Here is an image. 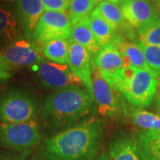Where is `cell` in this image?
Masks as SVG:
<instances>
[{"label": "cell", "mask_w": 160, "mask_h": 160, "mask_svg": "<svg viewBox=\"0 0 160 160\" xmlns=\"http://www.w3.org/2000/svg\"><path fill=\"white\" fill-rule=\"evenodd\" d=\"M102 140V124L90 118L47 139L40 154L45 160H92Z\"/></svg>", "instance_id": "cell-1"}, {"label": "cell", "mask_w": 160, "mask_h": 160, "mask_svg": "<svg viewBox=\"0 0 160 160\" xmlns=\"http://www.w3.org/2000/svg\"><path fill=\"white\" fill-rule=\"evenodd\" d=\"M93 103V95L86 87L68 86L56 90L46 98L43 118L51 126H69L84 119L92 110Z\"/></svg>", "instance_id": "cell-2"}, {"label": "cell", "mask_w": 160, "mask_h": 160, "mask_svg": "<svg viewBox=\"0 0 160 160\" xmlns=\"http://www.w3.org/2000/svg\"><path fill=\"white\" fill-rule=\"evenodd\" d=\"M160 73L151 69H139L127 65L109 82L123 94L132 106L137 109L148 107L157 95Z\"/></svg>", "instance_id": "cell-3"}, {"label": "cell", "mask_w": 160, "mask_h": 160, "mask_svg": "<svg viewBox=\"0 0 160 160\" xmlns=\"http://www.w3.org/2000/svg\"><path fill=\"white\" fill-rule=\"evenodd\" d=\"M72 23L68 13L62 12L46 11L38 22L30 42L42 51L47 42L54 39H69Z\"/></svg>", "instance_id": "cell-4"}, {"label": "cell", "mask_w": 160, "mask_h": 160, "mask_svg": "<svg viewBox=\"0 0 160 160\" xmlns=\"http://www.w3.org/2000/svg\"><path fill=\"white\" fill-rule=\"evenodd\" d=\"M38 107L28 93L21 90L6 92L0 97V120L15 124L35 120Z\"/></svg>", "instance_id": "cell-5"}, {"label": "cell", "mask_w": 160, "mask_h": 160, "mask_svg": "<svg viewBox=\"0 0 160 160\" xmlns=\"http://www.w3.org/2000/svg\"><path fill=\"white\" fill-rule=\"evenodd\" d=\"M41 141L38 123L31 120L15 124H0V142L8 149L24 152L36 147Z\"/></svg>", "instance_id": "cell-6"}, {"label": "cell", "mask_w": 160, "mask_h": 160, "mask_svg": "<svg viewBox=\"0 0 160 160\" xmlns=\"http://www.w3.org/2000/svg\"><path fill=\"white\" fill-rule=\"evenodd\" d=\"M92 69L93 98L99 114L106 118L118 119L124 112L119 93H117L94 66Z\"/></svg>", "instance_id": "cell-7"}, {"label": "cell", "mask_w": 160, "mask_h": 160, "mask_svg": "<svg viewBox=\"0 0 160 160\" xmlns=\"http://www.w3.org/2000/svg\"><path fill=\"white\" fill-rule=\"evenodd\" d=\"M41 50L25 39L15 40L0 51V57L12 69L38 66L45 61Z\"/></svg>", "instance_id": "cell-8"}, {"label": "cell", "mask_w": 160, "mask_h": 160, "mask_svg": "<svg viewBox=\"0 0 160 160\" xmlns=\"http://www.w3.org/2000/svg\"><path fill=\"white\" fill-rule=\"evenodd\" d=\"M37 67V74L46 88L62 89L68 86H84L66 64L44 61Z\"/></svg>", "instance_id": "cell-9"}, {"label": "cell", "mask_w": 160, "mask_h": 160, "mask_svg": "<svg viewBox=\"0 0 160 160\" xmlns=\"http://www.w3.org/2000/svg\"><path fill=\"white\" fill-rule=\"evenodd\" d=\"M120 8L126 22L137 31L160 19L149 0H124Z\"/></svg>", "instance_id": "cell-10"}, {"label": "cell", "mask_w": 160, "mask_h": 160, "mask_svg": "<svg viewBox=\"0 0 160 160\" xmlns=\"http://www.w3.org/2000/svg\"><path fill=\"white\" fill-rule=\"evenodd\" d=\"M67 65L83 83L88 91L93 95L92 91V55L84 46L70 42Z\"/></svg>", "instance_id": "cell-11"}, {"label": "cell", "mask_w": 160, "mask_h": 160, "mask_svg": "<svg viewBox=\"0 0 160 160\" xmlns=\"http://www.w3.org/2000/svg\"><path fill=\"white\" fill-rule=\"evenodd\" d=\"M127 65L129 64L126 59L112 44L102 48L94 56V61H92V66L100 71L108 83Z\"/></svg>", "instance_id": "cell-12"}, {"label": "cell", "mask_w": 160, "mask_h": 160, "mask_svg": "<svg viewBox=\"0 0 160 160\" xmlns=\"http://www.w3.org/2000/svg\"><path fill=\"white\" fill-rule=\"evenodd\" d=\"M44 12L45 8L41 0H18L17 18L27 38H30L37 23Z\"/></svg>", "instance_id": "cell-13"}, {"label": "cell", "mask_w": 160, "mask_h": 160, "mask_svg": "<svg viewBox=\"0 0 160 160\" xmlns=\"http://www.w3.org/2000/svg\"><path fill=\"white\" fill-rule=\"evenodd\" d=\"M93 12L103 18L113 28L115 31H126L129 37L131 35V37L133 38V32L132 30V27L126 21L123 12L118 5L108 1H102L94 8Z\"/></svg>", "instance_id": "cell-14"}, {"label": "cell", "mask_w": 160, "mask_h": 160, "mask_svg": "<svg viewBox=\"0 0 160 160\" xmlns=\"http://www.w3.org/2000/svg\"><path fill=\"white\" fill-rule=\"evenodd\" d=\"M133 139L142 160H160V131H142Z\"/></svg>", "instance_id": "cell-15"}, {"label": "cell", "mask_w": 160, "mask_h": 160, "mask_svg": "<svg viewBox=\"0 0 160 160\" xmlns=\"http://www.w3.org/2000/svg\"><path fill=\"white\" fill-rule=\"evenodd\" d=\"M110 160H142L133 137H118L112 141L108 149Z\"/></svg>", "instance_id": "cell-16"}, {"label": "cell", "mask_w": 160, "mask_h": 160, "mask_svg": "<svg viewBox=\"0 0 160 160\" xmlns=\"http://www.w3.org/2000/svg\"><path fill=\"white\" fill-rule=\"evenodd\" d=\"M112 45L117 47L129 65L139 69H150L142 48L138 44H133L122 36H116Z\"/></svg>", "instance_id": "cell-17"}, {"label": "cell", "mask_w": 160, "mask_h": 160, "mask_svg": "<svg viewBox=\"0 0 160 160\" xmlns=\"http://www.w3.org/2000/svg\"><path fill=\"white\" fill-rule=\"evenodd\" d=\"M88 20L89 18L72 25L71 35L69 40L70 42L77 43L80 46H84L91 53V55H96L101 51L102 47L99 46L92 32Z\"/></svg>", "instance_id": "cell-18"}, {"label": "cell", "mask_w": 160, "mask_h": 160, "mask_svg": "<svg viewBox=\"0 0 160 160\" xmlns=\"http://www.w3.org/2000/svg\"><path fill=\"white\" fill-rule=\"evenodd\" d=\"M123 111L131 118L132 123L144 131H160V115L135 108H128L122 102Z\"/></svg>", "instance_id": "cell-19"}, {"label": "cell", "mask_w": 160, "mask_h": 160, "mask_svg": "<svg viewBox=\"0 0 160 160\" xmlns=\"http://www.w3.org/2000/svg\"><path fill=\"white\" fill-rule=\"evenodd\" d=\"M88 23L95 39L102 48L112 44L117 36L115 33L116 31L103 18L92 12Z\"/></svg>", "instance_id": "cell-20"}, {"label": "cell", "mask_w": 160, "mask_h": 160, "mask_svg": "<svg viewBox=\"0 0 160 160\" xmlns=\"http://www.w3.org/2000/svg\"><path fill=\"white\" fill-rule=\"evenodd\" d=\"M70 41L69 39H54L47 42L42 48L43 55L51 62L67 64L69 53Z\"/></svg>", "instance_id": "cell-21"}, {"label": "cell", "mask_w": 160, "mask_h": 160, "mask_svg": "<svg viewBox=\"0 0 160 160\" xmlns=\"http://www.w3.org/2000/svg\"><path fill=\"white\" fill-rule=\"evenodd\" d=\"M95 7L92 0H71L68 9V16L72 25L88 19Z\"/></svg>", "instance_id": "cell-22"}, {"label": "cell", "mask_w": 160, "mask_h": 160, "mask_svg": "<svg viewBox=\"0 0 160 160\" xmlns=\"http://www.w3.org/2000/svg\"><path fill=\"white\" fill-rule=\"evenodd\" d=\"M18 22L9 11L0 8V38L13 41L17 38Z\"/></svg>", "instance_id": "cell-23"}, {"label": "cell", "mask_w": 160, "mask_h": 160, "mask_svg": "<svg viewBox=\"0 0 160 160\" xmlns=\"http://www.w3.org/2000/svg\"><path fill=\"white\" fill-rule=\"evenodd\" d=\"M139 43L160 46V19L137 31Z\"/></svg>", "instance_id": "cell-24"}, {"label": "cell", "mask_w": 160, "mask_h": 160, "mask_svg": "<svg viewBox=\"0 0 160 160\" xmlns=\"http://www.w3.org/2000/svg\"><path fill=\"white\" fill-rule=\"evenodd\" d=\"M138 45L142 48L149 68L160 73V46H148L141 43Z\"/></svg>", "instance_id": "cell-25"}, {"label": "cell", "mask_w": 160, "mask_h": 160, "mask_svg": "<svg viewBox=\"0 0 160 160\" xmlns=\"http://www.w3.org/2000/svg\"><path fill=\"white\" fill-rule=\"evenodd\" d=\"M45 11L62 12L68 11L71 0H41Z\"/></svg>", "instance_id": "cell-26"}, {"label": "cell", "mask_w": 160, "mask_h": 160, "mask_svg": "<svg viewBox=\"0 0 160 160\" xmlns=\"http://www.w3.org/2000/svg\"><path fill=\"white\" fill-rule=\"evenodd\" d=\"M13 69L6 64L0 57V84L9 79L12 75Z\"/></svg>", "instance_id": "cell-27"}, {"label": "cell", "mask_w": 160, "mask_h": 160, "mask_svg": "<svg viewBox=\"0 0 160 160\" xmlns=\"http://www.w3.org/2000/svg\"><path fill=\"white\" fill-rule=\"evenodd\" d=\"M0 160H26L22 156L13 154H0Z\"/></svg>", "instance_id": "cell-28"}, {"label": "cell", "mask_w": 160, "mask_h": 160, "mask_svg": "<svg viewBox=\"0 0 160 160\" xmlns=\"http://www.w3.org/2000/svg\"><path fill=\"white\" fill-rule=\"evenodd\" d=\"M149 1L151 2L154 9L160 17V0H149Z\"/></svg>", "instance_id": "cell-29"}, {"label": "cell", "mask_w": 160, "mask_h": 160, "mask_svg": "<svg viewBox=\"0 0 160 160\" xmlns=\"http://www.w3.org/2000/svg\"><path fill=\"white\" fill-rule=\"evenodd\" d=\"M156 103H157V107H158V109L160 113V82L158 89V92H157V95H156Z\"/></svg>", "instance_id": "cell-30"}, {"label": "cell", "mask_w": 160, "mask_h": 160, "mask_svg": "<svg viewBox=\"0 0 160 160\" xmlns=\"http://www.w3.org/2000/svg\"><path fill=\"white\" fill-rule=\"evenodd\" d=\"M95 160H110L109 158H108V156L105 154V153H101V155H99L97 158Z\"/></svg>", "instance_id": "cell-31"}, {"label": "cell", "mask_w": 160, "mask_h": 160, "mask_svg": "<svg viewBox=\"0 0 160 160\" xmlns=\"http://www.w3.org/2000/svg\"><path fill=\"white\" fill-rule=\"evenodd\" d=\"M104 1H108V2H110V3H113V4H116V5H118V6H120V5L124 2V0H104Z\"/></svg>", "instance_id": "cell-32"}, {"label": "cell", "mask_w": 160, "mask_h": 160, "mask_svg": "<svg viewBox=\"0 0 160 160\" xmlns=\"http://www.w3.org/2000/svg\"><path fill=\"white\" fill-rule=\"evenodd\" d=\"M102 1H104V0H92V2L94 3V5L96 6H97L100 3H102Z\"/></svg>", "instance_id": "cell-33"}, {"label": "cell", "mask_w": 160, "mask_h": 160, "mask_svg": "<svg viewBox=\"0 0 160 160\" xmlns=\"http://www.w3.org/2000/svg\"><path fill=\"white\" fill-rule=\"evenodd\" d=\"M2 2H14V1H18V0H0Z\"/></svg>", "instance_id": "cell-34"}]
</instances>
